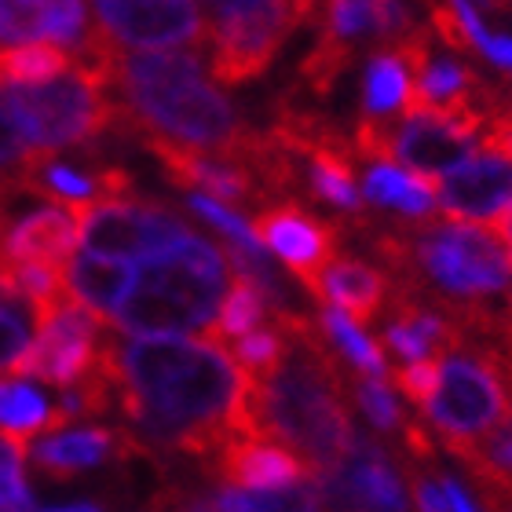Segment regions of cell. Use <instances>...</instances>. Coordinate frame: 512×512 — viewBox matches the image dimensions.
<instances>
[{
    "label": "cell",
    "mask_w": 512,
    "mask_h": 512,
    "mask_svg": "<svg viewBox=\"0 0 512 512\" xmlns=\"http://www.w3.org/2000/svg\"><path fill=\"white\" fill-rule=\"evenodd\" d=\"M110 370L128 432L143 454L209 461L246 436L249 374L213 337H107Z\"/></svg>",
    "instance_id": "1"
},
{
    "label": "cell",
    "mask_w": 512,
    "mask_h": 512,
    "mask_svg": "<svg viewBox=\"0 0 512 512\" xmlns=\"http://www.w3.org/2000/svg\"><path fill=\"white\" fill-rule=\"evenodd\" d=\"M77 59L96 63L114 103V128L139 143H172L198 154L238 158L256 136L187 52L128 55L88 33Z\"/></svg>",
    "instance_id": "2"
},
{
    "label": "cell",
    "mask_w": 512,
    "mask_h": 512,
    "mask_svg": "<svg viewBox=\"0 0 512 512\" xmlns=\"http://www.w3.org/2000/svg\"><path fill=\"white\" fill-rule=\"evenodd\" d=\"M271 322L286 333V355L267 377H249L246 436L271 439L297 450L311 472L337 469L355 443V421L348 406L344 366L326 344L322 326L300 311H267Z\"/></svg>",
    "instance_id": "3"
},
{
    "label": "cell",
    "mask_w": 512,
    "mask_h": 512,
    "mask_svg": "<svg viewBox=\"0 0 512 512\" xmlns=\"http://www.w3.org/2000/svg\"><path fill=\"white\" fill-rule=\"evenodd\" d=\"M231 264L227 256L191 235L180 246L147 256L132 271V286L114 311L118 330L132 337H183L213 330V315L224 304Z\"/></svg>",
    "instance_id": "4"
},
{
    "label": "cell",
    "mask_w": 512,
    "mask_h": 512,
    "mask_svg": "<svg viewBox=\"0 0 512 512\" xmlns=\"http://www.w3.org/2000/svg\"><path fill=\"white\" fill-rule=\"evenodd\" d=\"M0 103L8 107L11 121L19 125L26 147L37 158H52L55 150L66 147H85L114 128V103L103 70L85 59H77L74 70L44 85L0 88Z\"/></svg>",
    "instance_id": "5"
},
{
    "label": "cell",
    "mask_w": 512,
    "mask_h": 512,
    "mask_svg": "<svg viewBox=\"0 0 512 512\" xmlns=\"http://www.w3.org/2000/svg\"><path fill=\"white\" fill-rule=\"evenodd\" d=\"M315 0H198L209 37V70L220 85H246L275 63L289 33L311 19Z\"/></svg>",
    "instance_id": "6"
},
{
    "label": "cell",
    "mask_w": 512,
    "mask_h": 512,
    "mask_svg": "<svg viewBox=\"0 0 512 512\" xmlns=\"http://www.w3.org/2000/svg\"><path fill=\"white\" fill-rule=\"evenodd\" d=\"M487 128V114H443V110H410L403 125L363 118L355 128L352 147L374 165L403 161L414 176L436 180L439 172L458 169L472 154V143Z\"/></svg>",
    "instance_id": "7"
},
{
    "label": "cell",
    "mask_w": 512,
    "mask_h": 512,
    "mask_svg": "<svg viewBox=\"0 0 512 512\" xmlns=\"http://www.w3.org/2000/svg\"><path fill=\"white\" fill-rule=\"evenodd\" d=\"M512 410V388L491 348L465 344L443 359L432 399L425 403L428 425L436 428L443 447H458L491 432Z\"/></svg>",
    "instance_id": "8"
},
{
    "label": "cell",
    "mask_w": 512,
    "mask_h": 512,
    "mask_svg": "<svg viewBox=\"0 0 512 512\" xmlns=\"http://www.w3.org/2000/svg\"><path fill=\"white\" fill-rule=\"evenodd\" d=\"M308 22H315L319 33L300 74L315 96H326L341 81L363 44L388 48L414 33L403 0H315Z\"/></svg>",
    "instance_id": "9"
},
{
    "label": "cell",
    "mask_w": 512,
    "mask_h": 512,
    "mask_svg": "<svg viewBox=\"0 0 512 512\" xmlns=\"http://www.w3.org/2000/svg\"><path fill=\"white\" fill-rule=\"evenodd\" d=\"M70 213L77 216V238L85 242V253L103 260L158 256L194 235L180 216L158 202H96L74 205Z\"/></svg>",
    "instance_id": "10"
},
{
    "label": "cell",
    "mask_w": 512,
    "mask_h": 512,
    "mask_svg": "<svg viewBox=\"0 0 512 512\" xmlns=\"http://www.w3.org/2000/svg\"><path fill=\"white\" fill-rule=\"evenodd\" d=\"M107 344V330L103 322L88 308H81L77 300L66 297L59 308L41 322L37 341L30 344V352L22 355L19 366L11 370V377H37L44 384H70L85 381L96 370L99 355Z\"/></svg>",
    "instance_id": "11"
},
{
    "label": "cell",
    "mask_w": 512,
    "mask_h": 512,
    "mask_svg": "<svg viewBox=\"0 0 512 512\" xmlns=\"http://www.w3.org/2000/svg\"><path fill=\"white\" fill-rule=\"evenodd\" d=\"M96 33L114 48H209L194 0H88Z\"/></svg>",
    "instance_id": "12"
},
{
    "label": "cell",
    "mask_w": 512,
    "mask_h": 512,
    "mask_svg": "<svg viewBox=\"0 0 512 512\" xmlns=\"http://www.w3.org/2000/svg\"><path fill=\"white\" fill-rule=\"evenodd\" d=\"M322 512H410L395 450L355 432L348 458L319 476Z\"/></svg>",
    "instance_id": "13"
},
{
    "label": "cell",
    "mask_w": 512,
    "mask_h": 512,
    "mask_svg": "<svg viewBox=\"0 0 512 512\" xmlns=\"http://www.w3.org/2000/svg\"><path fill=\"white\" fill-rule=\"evenodd\" d=\"M253 238L271 253L286 260V267L304 282V289H315V278L330 267L337 256V227L322 224L319 216H311L308 209L293 198L278 205H264L253 220Z\"/></svg>",
    "instance_id": "14"
},
{
    "label": "cell",
    "mask_w": 512,
    "mask_h": 512,
    "mask_svg": "<svg viewBox=\"0 0 512 512\" xmlns=\"http://www.w3.org/2000/svg\"><path fill=\"white\" fill-rule=\"evenodd\" d=\"M436 205L447 220H491L512 205V161L494 150H476L439 183Z\"/></svg>",
    "instance_id": "15"
},
{
    "label": "cell",
    "mask_w": 512,
    "mask_h": 512,
    "mask_svg": "<svg viewBox=\"0 0 512 512\" xmlns=\"http://www.w3.org/2000/svg\"><path fill=\"white\" fill-rule=\"evenodd\" d=\"M143 454L128 428H107V425H85L66 428L48 439H37L30 447L33 469L52 476V480H74L81 472L110 465V461Z\"/></svg>",
    "instance_id": "16"
},
{
    "label": "cell",
    "mask_w": 512,
    "mask_h": 512,
    "mask_svg": "<svg viewBox=\"0 0 512 512\" xmlns=\"http://www.w3.org/2000/svg\"><path fill=\"white\" fill-rule=\"evenodd\" d=\"M143 147L161 161V169L176 187L194 194H205L213 202H256L264 198L260 183L253 172L235 158H220V154H198L187 147H172V143H143Z\"/></svg>",
    "instance_id": "17"
},
{
    "label": "cell",
    "mask_w": 512,
    "mask_h": 512,
    "mask_svg": "<svg viewBox=\"0 0 512 512\" xmlns=\"http://www.w3.org/2000/svg\"><path fill=\"white\" fill-rule=\"evenodd\" d=\"M205 469L235 491H282L304 483L311 472L293 450L278 447L271 439H227Z\"/></svg>",
    "instance_id": "18"
},
{
    "label": "cell",
    "mask_w": 512,
    "mask_h": 512,
    "mask_svg": "<svg viewBox=\"0 0 512 512\" xmlns=\"http://www.w3.org/2000/svg\"><path fill=\"white\" fill-rule=\"evenodd\" d=\"M77 242V216L63 205L33 209L0 231V264H37L66 271Z\"/></svg>",
    "instance_id": "19"
},
{
    "label": "cell",
    "mask_w": 512,
    "mask_h": 512,
    "mask_svg": "<svg viewBox=\"0 0 512 512\" xmlns=\"http://www.w3.org/2000/svg\"><path fill=\"white\" fill-rule=\"evenodd\" d=\"M88 15L85 0H0V41L15 44H74L85 48Z\"/></svg>",
    "instance_id": "20"
},
{
    "label": "cell",
    "mask_w": 512,
    "mask_h": 512,
    "mask_svg": "<svg viewBox=\"0 0 512 512\" xmlns=\"http://www.w3.org/2000/svg\"><path fill=\"white\" fill-rule=\"evenodd\" d=\"M311 297L322 300V308H337L341 315H352L359 326H366L381 319V311L388 308L392 278L355 256H333L330 267L315 278Z\"/></svg>",
    "instance_id": "21"
},
{
    "label": "cell",
    "mask_w": 512,
    "mask_h": 512,
    "mask_svg": "<svg viewBox=\"0 0 512 512\" xmlns=\"http://www.w3.org/2000/svg\"><path fill=\"white\" fill-rule=\"evenodd\" d=\"M63 282L66 297L77 300L81 308H88L96 319H110L121 300H125L128 286H132V271L121 260H103V256L81 253L70 256Z\"/></svg>",
    "instance_id": "22"
},
{
    "label": "cell",
    "mask_w": 512,
    "mask_h": 512,
    "mask_svg": "<svg viewBox=\"0 0 512 512\" xmlns=\"http://www.w3.org/2000/svg\"><path fill=\"white\" fill-rule=\"evenodd\" d=\"M447 450L469 469V476L476 480V487L483 494L512 502V410L491 432H483V436Z\"/></svg>",
    "instance_id": "23"
},
{
    "label": "cell",
    "mask_w": 512,
    "mask_h": 512,
    "mask_svg": "<svg viewBox=\"0 0 512 512\" xmlns=\"http://www.w3.org/2000/svg\"><path fill=\"white\" fill-rule=\"evenodd\" d=\"M41 308L22 293L0 264V374H11L19 359L30 352L33 337L41 330Z\"/></svg>",
    "instance_id": "24"
},
{
    "label": "cell",
    "mask_w": 512,
    "mask_h": 512,
    "mask_svg": "<svg viewBox=\"0 0 512 512\" xmlns=\"http://www.w3.org/2000/svg\"><path fill=\"white\" fill-rule=\"evenodd\" d=\"M366 198L374 205H388L406 216L425 220L428 213H436V191L439 180L428 176H414V172H399L392 165H374L366 172Z\"/></svg>",
    "instance_id": "25"
},
{
    "label": "cell",
    "mask_w": 512,
    "mask_h": 512,
    "mask_svg": "<svg viewBox=\"0 0 512 512\" xmlns=\"http://www.w3.org/2000/svg\"><path fill=\"white\" fill-rule=\"evenodd\" d=\"M37 432H55V406L33 384L0 381V436L26 443Z\"/></svg>",
    "instance_id": "26"
},
{
    "label": "cell",
    "mask_w": 512,
    "mask_h": 512,
    "mask_svg": "<svg viewBox=\"0 0 512 512\" xmlns=\"http://www.w3.org/2000/svg\"><path fill=\"white\" fill-rule=\"evenodd\" d=\"M406 96H410V74H406L403 59L392 48H381L377 59L370 63V74H366L363 114L384 121L392 110L406 107Z\"/></svg>",
    "instance_id": "27"
},
{
    "label": "cell",
    "mask_w": 512,
    "mask_h": 512,
    "mask_svg": "<svg viewBox=\"0 0 512 512\" xmlns=\"http://www.w3.org/2000/svg\"><path fill=\"white\" fill-rule=\"evenodd\" d=\"M319 326H322V333H326V341L337 344V348L344 352V359H348L363 377H377V381H381V377L388 374L381 344L370 341V337H366L352 319H344L337 308H322Z\"/></svg>",
    "instance_id": "28"
},
{
    "label": "cell",
    "mask_w": 512,
    "mask_h": 512,
    "mask_svg": "<svg viewBox=\"0 0 512 512\" xmlns=\"http://www.w3.org/2000/svg\"><path fill=\"white\" fill-rule=\"evenodd\" d=\"M264 315H267L264 297L249 286L246 278L231 275V289L224 293V304H220V322L205 337H213L216 344L227 348V341H238V337L253 333L264 322Z\"/></svg>",
    "instance_id": "29"
},
{
    "label": "cell",
    "mask_w": 512,
    "mask_h": 512,
    "mask_svg": "<svg viewBox=\"0 0 512 512\" xmlns=\"http://www.w3.org/2000/svg\"><path fill=\"white\" fill-rule=\"evenodd\" d=\"M227 512H322L319 483H293L282 491H235L220 487Z\"/></svg>",
    "instance_id": "30"
},
{
    "label": "cell",
    "mask_w": 512,
    "mask_h": 512,
    "mask_svg": "<svg viewBox=\"0 0 512 512\" xmlns=\"http://www.w3.org/2000/svg\"><path fill=\"white\" fill-rule=\"evenodd\" d=\"M348 388H352V399L363 406L366 421H370L377 432H384V436H392V439H403V428L410 425V417L403 414V406H399V399H395V392L388 384L377 381V377H352Z\"/></svg>",
    "instance_id": "31"
},
{
    "label": "cell",
    "mask_w": 512,
    "mask_h": 512,
    "mask_svg": "<svg viewBox=\"0 0 512 512\" xmlns=\"http://www.w3.org/2000/svg\"><path fill=\"white\" fill-rule=\"evenodd\" d=\"M227 355H231L253 381H260V377L271 374L278 366V359L286 355V333L278 330L275 322H271V326H256L253 333L238 337Z\"/></svg>",
    "instance_id": "32"
},
{
    "label": "cell",
    "mask_w": 512,
    "mask_h": 512,
    "mask_svg": "<svg viewBox=\"0 0 512 512\" xmlns=\"http://www.w3.org/2000/svg\"><path fill=\"white\" fill-rule=\"evenodd\" d=\"M26 450L30 447L22 439L0 436V512H37L26 476H22Z\"/></svg>",
    "instance_id": "33"
},
{
    "label": "cell",
    "mask_w": 512,
    "mask_h": 512,
    "mask_svg": "<svg viewBox=\"0 0 512 512\" xmlns=\"http://www.w3.org/2000/svg\"><path fill=\"white\" fill-rule=\"evenodd\" d=\"M37 161V154H33L30 147H26V139H22L19 125L11 121L8 107L0 103V176H8V180H15L19 172H26Z\"/></svg>",
    "instance_id": "34"
},
{
    "label": "cell",
    "mask_w": 512,
    "mask_h": 512,
    "mask_svg": "<svg viewBox=\"0 0 512 512\" xmlns=\"http://www.w3.org/2000/svg\"><path fill=\"white\" fill-rule=\"evenodd\" d=\"M154 509L158 512H227L220 487H198V491L169 487V491H161L158 498H154Z\"/></svg>",
    "instance_id": "35"
},
{
    "label": "cell",
    "mask_w": 512,
    "mask_h": 512,
    "mask_svg": "<svg viewBox=\"0 0 512 512\" xmlns=\"http://www.w3.org/2000/svg\"><path fill=\"white\" fill-rule=\"evenodd\" d=\"M388 377H392V384L399 392H406L414 403L425 406L428 399H432V392H436L439 366L432 363V359H425V363H410V366H403V370H392Z\"/></svg>",
    "instance_id": "36"
},
{
    "label": "cell",
    "mask_w": 512,
    "mask_h": 512,
    "mask_svg": "<svg viewBox=\"0 0 512 512\" xmlns=\"http://www.w3.org/2000/svg\"><path fill=\"white\" fill-rule=\"evenodd\" d=\"M414 498L421 512H450V502H447V494H443L439 476L432 480L428 472H414Z\"/></svg>",
    "instance_id": "37"
},
{
    "label": "cell",
    "mask_w": 512,
    "mask_h": 512,
    "mask_svg": "<svg viewBox=\"0 0 512 512\" xmlns=\"http://www.w3.org/2000/svg\"><path fill=\"white\" fill-rule=\"evenodd\" d=\"M439 483H443V494H447L450 512H480V509H476V502H472V494L465 491L458 480H450V476H439Z\"/></svg>",
    "instance_id": "38"
},
{
    "label": "cell",
    "mask_w": 512,
    "mask_h": 512,
    "mask_svg": "<svg viewBox=\"0 0 512 512\" xmlns=\"http://www.w3.org/2000/svg\"><path fill=\"white\" fill-rule=\"evenodd\" d=\"M487 59H494V63H502L505 70H512V37H491Z\"/></svg>",
    "instance_id": "39"
},
{
    "label": "cell",
    "mask_w": 512,
    "mask_h": 512,
    "mask_svg": "<svg viewBox=\"0 0 512 512\" xmlns=\"http://www.w3.org/2000/svg\"><path fill=\"white\" fill-rule=\"evenodd\" d=\"M494 220H498L494 227H498V238H502L505 249H509V264H512V205L505 209L502 216H494Z\"/></svg>",
    "instance_id": "40"
},
{
    "label": "cell",
    "mask_w": 512,
    "mask_h": 512,
    "mask_svg": "<svg viewBox=\"0 0 512 512\" xmlns=\"http://www.w3.org/2000/svg\"><path fill=\"white\" fill-rule=\"evenodd\" d=\"M41 512H103L96 502H74V505H48Z\"/></svg>",
    "instance_id": "41"
},
{
    "label": "cell",
    "mask_w": 512,
    "mask_h": 512,
    "mask_svg": "<svg viewBox=\"0 0 512 512\" xmlns=\"http://www.w3.org/2000/svg\"><path fill=\"white\" fill-rule=\"evenodd\" d=\"M19 194V187H15V180H8V176H0V209H8V202Z\"/></svg>",
    "instance_id": "42"
},
{
    "label": "cell",
    "mask_w": 512,
    "mask_h": 512,
    "mask_svg": "<svg viewBox=\"0 0 512 512\" xmlns=\"http://www.w3.org/2000/svg\"><path fill=\"white\" fill-rule=\"evenodd\" d=\"M147 512H158V509H154V505H150V509H147Z\"/></svg>",
    "instance_id": "43"
}]
</instances>
